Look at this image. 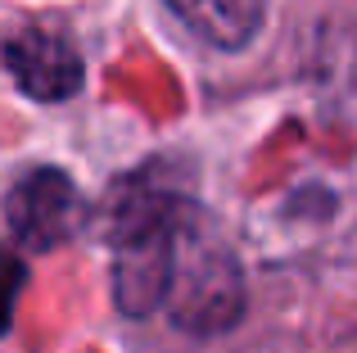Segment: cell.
<instances>
[{"mask_svg":"<svg viewBox=\"0 0 357 353\" xmlns=\"http://www.w3.org/2000/svg\"><path fill=\"white\" fill-rule=\"evenodd\" d=\"M181 200L154 186H127L109 213L114 245V299L127 317H149L163 308L172 281V245Z\"/></svg>","mask_w":357,"mask_h":353,"instance_id":"cell-1","label":"cell"},{"mask_svg":"<svg viewBox=\"0 0 357 353\" xmlns=\"http://www.w3.org/2000/svg\"><path fill=\"white\" fill-rule=\"evenodd\" d=\"M167 308L172 322L195 336L236 326L244 308V276L227 245L208 231V222L181 204L176 218V245H172V281H167Z\"/></svg>","mask_w":357,"mask_h":353,"instance_id":"cell-2","label":"cell"},{"mask_svg":"<svg viewBox=\"0 0 357 353\" xmlns=\"http://www.w3.org/2000/svg\"><path fill=\"white\" fill-rule=\"evenodd\" d=\"M5 218L18 245L45 254L82 227V195L73 176H63L59 168H36L9 190Z\"/></svg>","mask_w":357,"mask_h":353,"instance_id":"cell-3","label":"cell"},{"mask_svg":"<svg viewBox=\"0 0 357 353\" xmlns=\"http://www.w3.org/2000/svg\"><path fill=\"white\" fill-rule=\"evenodd\" d=\"M5 63L14 73V82L23 87V96L32 100H68L82 91V54L73 50V41L50 27H23L5 41Z\"/></svg>","mask_w":357,"mask_h":353,"instance_id":"cell-4","label":"cell"},{"mask_svg":"<svg viewBox=\"0 0 357 353\" xmlns=\"http://www.w3.org/2000/svg\"><path fill=\"white\" fill-rule=\"evenodd\" d=\"M199 41L218 50H244L258 36L267 0H163Z\"/></svg>","mask_w":357,"mask_h":353,"instance_id":"cell-5","label":"cell"},{"mask_svg":"<svg viewBox=\"0 0 357 353\" xmlns=\"http://www.w3.org/2000/svg\"><path fill=\"white\" fill-rule=\"evenodd\" d=\"M18 290H23V263L0 249V331L9 326V313H14V294Z\"/></svg>","mask_w":357,"mask_h":353,"instance_id":"cell-6","label":"cell"}]
</instances>
